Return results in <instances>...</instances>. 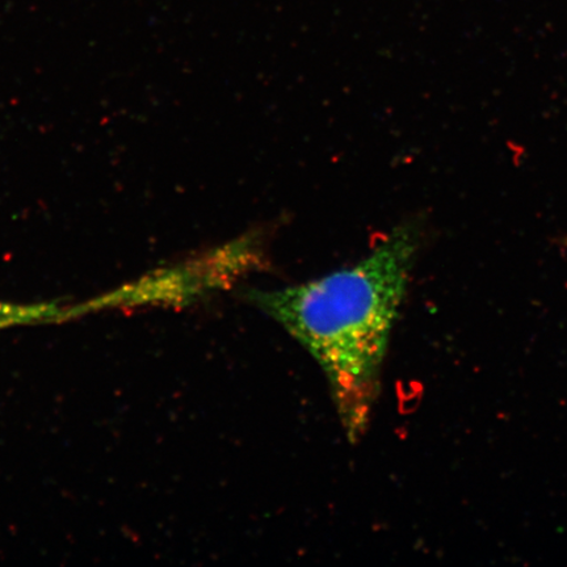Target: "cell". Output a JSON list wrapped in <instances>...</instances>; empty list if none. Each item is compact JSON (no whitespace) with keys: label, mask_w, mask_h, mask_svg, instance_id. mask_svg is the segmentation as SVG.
<instances>
[{"label":"cell","mask_w":567,"mask_h":567,"mask_svg":"<svg viewBox=\"0 0 567 567\" xmlns=\"http://www.w3.org/2000/svg\"><path fill=\"white\" fill-rule=\"evenodd\" d=\"M417 243L414 226L402 225L357 265L297 286L244 293L316 360L351 443L371 422Z\"/></svg>","instance_id":"1"},{"label":"cell","mask_w":567,"mask_h":567,"mask_svg":"<svg viewBox=\"0 0 567 567\" xmlns=\"http://www.w3.org/2000/svg\"><path fill=\"white\" fill-rule=\"evenodd\" d=\"M260 240L244 236L213 248L175 266L147 274L102 299L91 302L99 307H142L166 305L182 307L228 289L264 264Z\"/></svg>","instance_id":"2"},{"label":"cell","mask_w":567,"mask_h":567,"mask_svg":"<svg viewBox=\"0 0 567 567\" xmlns=\"http://www.w3.org/2000/svg\"><path fill=\"white\" fill-rule=\"evenodd\" d=\"M21 310H23V308L6 307V305H0V317L16 318L21 313Z\"/></svg>","instance_id":"3"},{"label":"cell","mask_w":567,"mask_h":567,"mask_svg":"<svg viewBox=\"0 0 567 567\" xmlns=\"http://www.w3.org/2000/svg\"><path fill=\"white\" fill-rule=\"evenodd\" d=\"M566 244H567V239H566Z\"/></svg>","instance_id":"4"}]
</instances>
